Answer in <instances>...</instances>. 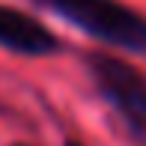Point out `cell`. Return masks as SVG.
Here are the masks:
<instances>
[{"label":"cell","instance_id":"cell-5","mask_svg":"<svg viewBox=\"0 0 146 146\" xmlns=\"http://www.w3.org/2000/svg\"><path fill=\"white\" fill-rule=\"evenodd\" d=\"M9 146H30V143H9Z\"/></svg>","mask_w":146,"mask_h":146},{"label":"cell","instance_id":"cell-6","mask_svg":"<svg viewBox=\"0 0 146 146\" xmlns=\"http://www.w3.org/2000/svg\"><path fill=\"white\" fill-rule=\"evenodd\" d=\"M33 3H36V6H39V0H33Z\"/></svg>","mask_w":146,"mask_h":146},{"label":"cell","instance_id":"cell-2","mask_svg":"<svg viewBox=\"0 0 146 146\" xmlns=\"http://www.w3.org/2000/svg\"><path fill=\"white\" fill-rule=\"evenodd\" d=\"M39 6L108 48L146 54V15L122 0H39Z\"/></svg>","mask_w":146,"mask_h":146},{"label":"cell","instance_id":"cell-3","mask_svg":"<svg viewBox=\"0 0 146 146\" xmlns=\"http://www.w3.org/2000/svg\"><path fill=\"white\" fill-rule=\"evenodd\" d=\"M0 48L12 51L18 57H54L63 51V42L48 24H42L36 15L15 6L0 3Z\"/></svg>","mask_w":146,"mask_h":146},{"label":"cell","instance_id":"cell-1","mask_svg":"<svg viewBox=\"0 0 146 146\" xmlns=\"http://www.w3.org/2000/svg\"><path fill=\"white\" fill-rule=\"evenodd\" d=\"M84 69L131 146H146V75L104 51H87Z\"/></svg>","mask_w":146,"mask_h":146},{"label":"cell","instance_id":"cell-4","mask_svg":"<svg viewBox=\"0 0 146 146\" xmlns=\"http://www.w3.org/2000/svg\"><path fill=\"white\" fill-rule=\"evenodd\" d=\"M63 146H84V143H81V140H66Z\"/></svg>","mask_w":146,"mask_h":146}]
</instances>
